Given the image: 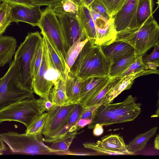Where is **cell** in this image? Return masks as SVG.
Instances as JSON below:
<instances>
[{"label":"cell","instance_id":"22","mask_svg":"<svg viewBox=\"0 0 159 159\" xmlns=\"http://www.w3.org/2000/svg\"><path fill=\"white\" fill-rule=\"evenodd\" d=\"M16 47L17 42L14 37L0 36V67L11 62Z\"/></svg>","mask_w":159,"mask_h":159},{"label":"cell","instance_id":"33","mask_svg":"<svg viewBox=\"0 0 159 159\" xmlns=\"http://www.w3.org/2000/svg\"><path fill=\"white\" fill-rule=\"evenodd\" d=\"M43 54V39L38 43L36 48L31 61L30 70L33 78L37 74L42 62Z\"/></svg>","mask_w":159,"mask_h":159},{"label":"cell","instance_id":"23","mask_svg":"<svg viewBox=\"0 0 159 159\" xmlns=\"http://www.w3.org/2000/svg\"><path fill=\"white\" fill-rule=\"evenodd\" d=\"M66 78L60 76L50 91L48 97L53 105L61 106L71 104L66 94Z\"/></svg>","mask_w":159,"mask_h":159},{"label":"cell","instance_id":"37","mask_svg":"<svg viewBox=\"0 0 159 159\" xmlns=\"http://www.w3.org/2000/svg\"><path fill=\"white\" fill-rule=\"evenodd\" d=\"M105 6L107 14L112 18L121 8L126 0H101Z\"/></svg>","mask_w":159,"mask_h":159},{"label":"cell","instance_id":"10","mask_svg":"<svg viewBox=\"0 0 159 159\" xmlns=\"http://www.w3.org/2000/svg\"><path fill=\"white\" fill-rule=\"evenodd\" d=\"M75 104L52 106L48 111V116L41 131L44 137L51 136L61 129L65 124Z\"/></svg>","mask_w":159,"mask_h":159},{"label":"cell","instance_id":"24","mask_svg":"<svg viewBox=\"0 0 159 159\" xmlns=\"http://www.w3.org/2000/svg\"><path fill=\"white\" fill-rule=\"evenodd\" d=\"M82 82L69 71L68 72L65 83L66 95L71 104L79 102Z\"/></svg>","mask_w":159,"mask_h":159},{"label":"cell","instance_id":"19","mask_svg":"<svg viewBox=\"0 0 159 159\" xmlns=\"http://www.w3.org/2000/svg\"><path fill=\"white\" fill-rule=\"evenodd\" d=\"M100 47L103 54L110 62L137 52L130 45L121 41H114Z\"/></svg>","mask_w":159,"mask_h":159},{"label":"cell","instance_id":"15","mask_svg":"<svg viewBox=\"0 0 159 159\" xmlns=\"http://www.w3.org/2000/svg\"><path fill=\"white\" fill-rule=\"evenodd\" d=\"M110 79L108 76L93 77L82 81L79 102L82 105L95 96L105 86Z\"/></svg>","mask_w":159,"mask_h":159},{"label":"cell","instance_id":"12","mask_svg":"<svg viewBox=\"0 0 159 159\" xmlns=\"http://www.w3.org/2000/svg\"><path fill=\"white\" fill-rule=\"evenodd\" d=\"M138 0H126L121 9L112 17L117 32L137 27L136 16Z\"/></svg>","mask_w":159,"mask_h":159},{"label":"cell","instance_id":"17","mask_svg":"<svg viewBox=\"0 0 159 159\" xmlns=\"http://www.w3.org/2000/svg\"><path fill=\"white\" fill-rule=\"evenodd\" d=\"M159 70L149 69L143 71L134 73L120 79L116 85L107 95L103 103L107 105L111 103L122 91L130 89L134 80L141 76L152 74H158Z\"/></svg>","mask_w":159,"mask_h":159},{"label":"cell","instance_id":"40","mask_svg":"<svg viewBox=\"0 0 159 159\" xmlns=\"http://www.w3.org/2000/svg\"><path fill=\"white\" fill-rule=\"evenodd\" d=\"M64 0H31L33 6H47L52 8L60 5Z\"/></svg>","mask_w":159,"mask_h":159},{"label":"cell","instance_id":"35","mask_svg":"<svg viewBox=\"0 0 159 159\" xmlns=\"http://www.w3.org/2000/svg\"><path fill=\"white\" fill-rule=\"evenodd\" d=\"M142 58V56L139 55L135 61L126 70L117 77L121 79L130 74L143 71L149 69L147 66L143 62Z\"/></svg>","mask_w":159,"mask_h":159},{"label":"cell","instance_id":"5","mask_svg":"<svg viewBox=\"0 0 159 159\" xmlns=\"http://www.w3.org/2000/svg\"><path fill=\"white\" fill-rule=\"evenodd\" d=\"M43 39L38 31L28 33L15 52L14 60L17 67L19 80L24 88L33 90L30 66L36 47Z\"/></svg>","mask_w":159,"mask_h":159},{"label":"cell","instance_id":"3","mask_svg":"<svg viewBox=\"0 0 159 159\" xmlns=\"http://www.w3.org/2000/svg\"><path fill=\"white\" fill-rule=\"evenodd\" d=\"M34 91L23 87L19 78L17 64L14 60L0 82V111L21 100L34 98Z\"/></svg>","mask_w":159,"mask_h":159},{"label":"cell","instance_id":"20","mask_svg":"<svg viewBox=\"0 0 159 159\" xmlns=\"http://www.w3.org/2000/svg\"><path fill=\"white\" fill-rule=\"evenodd\" d=\"M84 107L78 102L75 106L63 127L53 134L43 138L44 142L52 143L56 140L62 137L69 133L70 129L80 119Z\"/></svg>","mask_w":159,"mask_h":159},{"label":"cell","instance_id":"16","mask_svg":"<svg viewBox=\"0 0 159 159\" xmlns=\"http://www.w3.org/2000/svg\"><path fill=\"white\" fill-rule=\"evenodd\" d=\"M125 122L127 121L125 120L110 111L106 104L102 103L93 111L91 122L88 125V128L93 129L97 124L103 126Z\"/></svg>","mask_w":159,"mask_h":159},{"label":"cell","instance_id":"32","mask_svg":"<svg viewBox=\"0 0 159 159\" xmlns=\"http://www.w3.org/2000/svg\"><path fill=\"white\" fill-rule=\"evenodd\" d=\"M11 6L4 2L0 4V36L12 22L11 15Z\"/></svg>","mask_w":159,"mask_h":159},{"label":"cell","instance_id":"53","mask_svg":"<svg viewBox=\"0 0 159 159\" xmlns=\"http://www.w3.org/2000/svg\"><path fill=\"white\" fill-rule=\"evenodd\" d=\"M0 81H1V78H0Z\"/></svg>","mask_w":159,"mask_h":159},{"label":"cell","instance_id":"9","mask_svg":"<svg viewBox=\"0 0 159 159\" xmlns=\"http://www.w3.org/2000/svg\"><path fill=\"white\" fill-rule=\"evenodd\" d=\"M53 10L57 17H58L69 48L78 40L87 38L76 14L65 12L57 7Z\"/></svg>","mask_w":159,"mask_h":159},{"label":"cell","instance_id":"34","mask_svg":"<svg viewBox=\"0 0 159 159\" xmlns=\"http://www.w3.org/2000/svg\"><path fill=\"white\" fill-rule=\"evenodd\" d=\"M47 116V112L41 114L26 128L25 133L34 135H37L41 134V131L46 121Z\"/></svg>","mask_w":159,"mask_h":159},{"label":"cell","instance_id":"41","mask_svg":"<svg viewBox=\"0 0 159 159\" xmlns=\"http://www.w3.org/2000/svg\"><path fill=\"white\" fill-rule=\"evenodd\" d=\"M37 100V103L39 110L41 113L48 111L53 106L49 98H41Z\"/></svg>","mask_w":159,"mask_h":159},{"label":"cell","instance_id":"51","mask_svg":"<svg viewBox=\"0 0 159 159\" xmlns=\"http://www.w3.org/2000/svg\"><path fill=\"white\" fill-rule=\"evenodd\" d=\"M78 6H80L83 5L82 0H71Z\"/></svg>","mask_w":159,"mask_h":159},{"label":"cell","instance_id":"39","mask_svg":"<svg viewBox=\"0 0 159 159\" xmlns=\"http://www.w3.org/2000/svg\"><path fill=\"white\" fill-rule=\"evenodd\" d=\"M62 11L68 13L76 14L78 6L71 0H64L58 6Z\"/></svg>","mask_w":159,"mask_h":159},{"label":"cell","instance_id":"25","mask_svg":"<svg viewBox=\"0 0 159 159\" xmlns=\"http://www.w3.org/2000/svg\"><path fill=\"white\" fill-rule=\"evenodd\" d=\"M157 127H153L146 132L139 134L127 145L126 149L131 155L143 150L148 141L155 134Z\"/></svg>","mask_w":159,"mask_h":159},{"label":"cell","instance_id":"42","mask_svg":"<svg viewBox=\"0 0 159 159\" xmlns=\"http://www.w3.org/2000/svg\"><path fill=\"white\" fill-rule=\"evenodd\" d=\"M2 2H6L11 6L19 5L28 7H34L31 0H2Z\"/></svg>","mask_w":159,"mask_h":159},{"label":"cell","instance_id":"6","mask_svg":"<svg viewBox=\"0 0 159 159\" xmlns=\"http://www.w3.org/2000/svg\"><path fill=\"white\" fill-rule=\"evenodd\" d=\"M60 76L52 60L43 39L42 62L37 74L32 80L34 92L40 97L48 98L51 89Z\"/></svg>","mask_w":159,"mask_h":159},{"label":"cell","instance_id":"8","mask_svg":"<svg viewBox=\"0 0 159 159\" xmlns=\"http://www.w3.org/2000/svg\"><path fill=\"white\" fill-rule=\"evenodd\" d=\"M57 45L65 59L69 49L59 20L53 8L48 7L43 11L38 26Z\"/></svg>","mask_w":159,"mask_h":159},{"label":"cell","instance_id":"46","mask_svg":"<svg viewBox=\"0 0 159 159\" xmlns=\"http://www.w3.org/2000/svg\"><path fill=\"white\" fill-rule=\"evenodd\" d=\"M103 126L97 124L93 128V134L95 136H99L103 134Z\"/></svg>","mask_w":159,"mask_h":159},{"label":"cell","instance_id":"7","mask_svg":"<svg viewBox=\"0 0 159 159\" xmlns=\"http://www.w3.org/2000/svg\"><path fill=\"white\" fill-rule=\"evenodd\" d=\"M41 114L36 99L26 98L0 110V123L6 121H15L23 124L27 128Z\"/></svg>","mask_w":159,"mask_h":159},{"label":"cell","instance_id":"26","mask_svg":"<svg viewBox=\"0 0 159 159\" xmlns=\"http://www.w3.org/2000/svg\"><path fill=\"white\" fill-rule=\"evenodd\" d=\"M139 55L136 52L110 62L108 77L112 78L118 77L135 61Z\"/></svg>","mask_w":159,"mask_h":159},{"label":"cell","instance_id":"43","mask_svg":"<svg viewBox=\"0 0 159 159\" xmlns=\"http://www.w3.org/2000/svg\"><path fill=\"white\" fill-rule=\"evenodd\" d=\"M152 52L149 55H147L143 60L144 63L147 61H152L159 60V46H155Z\"/></svg>","mask_w":159,"mask_h":159},{"label":"cell","instance_id":"38","mask_svg":"<svg viewBox=\"0 0 159 159\" xmlns=\"http://www.w3.org/2000/svg\"><path fill=\"white\" fill-rule=\"evenodd\" d=\"M88 7L108 20L112 18L108 15L106 9L101 0H94Z\"/></svg>","mask_w":159,"mask_h":159},{"label":"cell","instance_id":"1","mask_svg":"<svg viewBox=\"0 0 159 159\" xmlns=\"http://www.w3.org/2000/svg\"><path fill=\"white\" fill-rule=\"evenodd\" d=\"M110 66L100 46L93 44L89 40L69 72L82 82L93 77H108Z\"/></svg>","mask_w":159,"mask_h":159},{"label":"cell","instance_id":"4","mask_svg":"<svg viewBox=\"0 0 159 159\" xmlns=\"http://www.w3.org/2000/svg\"><path fill=\"white\" fill-rule=\"evenodd\" d=\"M0 137L14 153L27 155L55 154L45 144L42 134L34 135L10 131L0 134Z\"/></svg>","mask_w":159,"mask_h":159},{"label":"cell","instance_id":"21","mask_svg":"<svg viewBox=\"0 0 159 159\" xmlns=\"http://www.w3.org/2000/svg\"><path fill=\"white\" fill-rule=\"evenodd\" d=\"M76 15L87 37L92 44L96 45L97 37L94 23L88 7L83 4L78 6Z\"/></svg>","mask_w":159,"mask_h":159},{"label":"cell","instance_id":"36","mask_svg":"<svg viewBox=\"0 0 159 159\" xmlns=\"http://www.w3.org/2000/svg\"><path fill=\"white\" fill-rule=\"evenodd\" d=\"M84 147L86 148L93 150L98 153L106 155H131L127 150L114 151L106 149L98 145L94 142H86L83 144Z\"/></svg>","mask_w":159,"mask_h":159},{"label":"cell","instance_id":"47","mask_svg":"<svg viewBox=\"0 0 159 159\" xmlns=\"http://www.w3.org/2000/svg\"><path fill=\"white\" fill-rule=\"evenodd\" d=\"M148 69L153 70H157L159 66V60L152 61H147L144 63Z\"/></svg>","mask_w":159,"mask_h":159},{"label":"cell","instance_id":"49","mask_svg":"<svg viewBox=\"0 0 159 159\" xmlns=\"http://www.w3.org/2000/svg\"><path fill=\"white\" fill-rule=\"evenodd\" d=\"M6 148L3 143V141L0 137V154L6 150Z\"/></svg>","mask_w":159,"mask_h":159},{"label":"cell","instance_id":"30","mask_svg":"<svg viewBox=\"0 0 159 159\" xmlns=\"http://www.w3.org/2000/svg\"><path fill=\"white\" fill-rule=\"evenodd\" d=\"M120 79L118 77L111 78L105 86L94 97L82 105L84 107L98 105L103 102L107 94L117 84Z\"/></svg>","mask_w":159,"mask_h":159},{"label":"cell","instance_id":"14","mask_svg":"<svg viewBox=\"0 0 159 159\" xmlns=\"http://www.w3.org/2000/svg\"><path fill=\"white\" fill-rule=\"evenodd\" d=\"M11 15L12 22H23L33 26H38L43 11L40 6L28 7L19 5L11 6Z\"/></svg>","mask_w":159,"mask_h":159},{"label":"cell","instance_id":"27","mask_svg":"<svg viewBox=\"0 0 159 159\" xmlns=\"http://www.w3.org/2000/svg\"><path fill=\"white\" fill-rule=\"evenodd\" d=\"M96 143L106 149L114 151L127 150L123 138L119 134H111L103 136Z\"/></svg>","mask_w":159,"mask_h":159},{"label":"cell","instance_id":"11","mask_svg":"<svg viewBox=\"0 0 159 159\" xmlns=\"http://www.w3.org/2000/svg\"><path fill=\"white\" fill-rule=\"evenodd\" d=\"M89 9L94 23L96 31V45L100 46L107 45L115 41L117 32L114 26L112 18L108 20Z\"/></svg>","mask_w":159,"mask_h":159},{"label":"cell","instance_id":"44","mask_svg":"<svg viewBox=\"0 0 159 159\" xmlns=\"http://www.w3.org/2000/svg\"><path fill=\"white\" fill-rule=\"evenodd\" d=\"M92 120L80 119L77 123L70 129L69 132L78 131L89 124Z\"/></svg>","mask_w":159,"mask_h":159},{"label":"cell","instance_id":"50","mask_svg":"<svg viewBox=\"0 0 159 159\" xmlns=\"http://www.w3.org/2000/svg\"><path fill=\"white\" fill-rule=\"evenodd\" d=\"M94 0H82L83 4L88 7Z\"/></svg>","mask_w":159,"mask_h":159},{"label":"cell","instance_id":"18","mask_svg":"<svg viewBox=\"0 0 159 159\" xmlns=\"http://www.w3.org/2000/svg\"><path fill=\"white\" fill-rule=\"evenodd\" d=\"M40 33L56 69L61 78H66L69 70L62 54L51 39L42 31Z\"/></svg>","mask_w":159,"mask_h":159},{"label":"cell","instance_id":"29","mask_svg":"<svg viewBox=\"0 0 159 159\" xmlns=\"http://www.w3.org/2000/svg\"><path fill=\"white\" fill-rule=\"evenodd\" d=\"M153 0H138L136 13L137 27L152 15Z\"/></svg>","mask_w":159,"mask_h":159},{"label":"cell","instance_id":"52","mask_svg":"<svg viewBox=\"0 0 159 159\" xmlns=\"http://www.w3.org/2000/svg\"><path fill=\"white\" fill-rule=\"evenodd\" d=\"M2 2V1L1 0H0V4Z\"/></svg>","mask_w":159,"mask_h":159},{"label":"cell","instance_id":"28","mask_svg":"<svg viewBox=\"0 0 159 159\" xmlns=\"http://www.w3.org/2000/svg\"><path fill=\"white\" fill-rule=\"evenodd\" d=\"M77 134V131L70 132L53 142L49 147L55 154H70V146Z\"/></svg>","mask_w":159,"mask_h":159},{"label":"cell","instance_id":"13","mask_svg":"<svg viewBox=\"0 0 159 159\" xmlns=\"http://www.w3.org/2000/svg\"><path fill=\"white\" fill-rule=\"evenodd\" d=\"M136 97L127 96L123 102L106 105L110 111L125 120L127 122L134 120L140 114L142 104L136 102Z\"/></svg>","mask_w":159,"mask_h":159},{"label":"cell","instance_id":"45","mask_svg":"<svg viewBox=\"0 0 159 159\" xmlns=\"http://www.w3.org/2000/svg\"><path fill=\"white\" fill-rule=\"evenodd\" d=\"M98 105L90 107L84 106V108L80 119L92 120L93 112Z\"/></svg>","mask_w":159,"mask_h":159},{"label":"cell","instance_id":"2","mask_svg":"<svg viewBox=\"0 0 159 159\" xmlns=\"http://www.w3.org/2000/svg\"><path fill=\"white\" fill-rule=\"evenodd\" d=\"M115 41L129 44L143 57L151 48L159 46V25L151 15L140 26L117 32Z\"/></svg>","mask_w":159,"mask_h":159},{"label":"cell","instance_id":"31","mask_svg":"<svg viewBox=\"0 0 159 159\" xmlns=\"http://www.w3.org/2000/svg\"><path fill=\"white\" fill-rule=\"evenodd\" d=\"M89 40L87 38L78 40L73 43L68 50L65 60L69 71L83 48Z\"/></svg>","mask_w":159,"mask_h":159},{"label":"cell","instance_id":"48","mask_svg":"<svg viewBox=\"0 0 159 159\" xmlns=\"http://www.w3.org/2000/svg\"><path fill=\"white\" fill-rule=\"evenodd\" d=\"M154 148L157 150L159 149V135L157 134L154 141Z\"/></svg>","mask_w":159,"mask_h":159}]
</instances>
